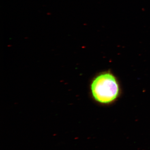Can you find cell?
Wrapping results in <instances>:
<instances>
[{
    "mask_svg": "<svg viewBox=\"0 0 150 150\" xmlns=\"http://www.w3.org/2000/svg\"><path fill=\"white\" fill-rule=\"evenodd\" d=\"M92 93L97 102L107 104L117 98L119 88L115 77L110 73L101 74L95 79L91 85Z\"/></svg>",
    "mask_w": 150,
    "mask_h": 150,
    "instance_id": "cell-1",
    "label": "cell"
}]
</instances>
